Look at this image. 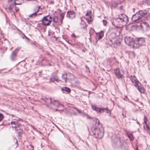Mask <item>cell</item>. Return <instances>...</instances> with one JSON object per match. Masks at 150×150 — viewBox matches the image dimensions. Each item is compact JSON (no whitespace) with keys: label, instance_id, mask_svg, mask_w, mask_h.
<instances>
[{"label":"cell","instance_id":"3957f363","mask_svg":"<svg viewBox=\"0 0 150 150\" xmlns=\"http://www.w3.org/2000/svg\"><path fill=\"white\" fill-rule=\"evenodd\" d=\"M129 22L128 16L124 14L118 16L117 18L112 20V23L117 28H122L125 27Z\"/></svg>","mask_w":150,"mask_h":150},{"label":"cell","instance_id":"277c9868","mask_svg":"<svg viewBox=\"0 0 150 150\" xmlns=\"http://www.w3.org/2000/svg\"><path fill=\"white\" fill-rule=\"evenodd\" d=\"M149 16V14L146 11H140L135 14L132 18V21L133 22L143 21Z\"/></svg>","mask_w":150,"mask_h":150},{"label":"cell","instance_id":"4fadbf2b","mask_svg":"<svg viewBox=\"0 0 150 150\" xmlns=\"http://www.w3.org/2000/svg\"><path fill=\"white\" fill-rule=\"evenodd\" d=\"M3 118H4V117H3V116L2 115H1V114H0V122L2 121V120H3Z\"/></svg>","mask_w":150,"mask_h":150},{"label":"cell","instance_id":"7c38bea8","mask_svg":"<svg viewBox=\"0 0 150 150\" xmlns=\"http://www.w3.org/2000/svg\"><path fill=\"white\" fill-rule=\"evenodd\" d=\"M148 122V120H147V118H146V121H145V124L146 125V129L148 130V132H149V123L148 124H147V123Z\"/></svg>","mask_w":150,"mask_h":150},{"label":"cell","instance_id":"30bf717a","mask_svg":"<svg viewBox=\"0 0 150 150\" xmlns=\"http://www.w3.org/2000/svg\"><path fill=\"white\" fill-rule=\"evenodd\" d=\"M115 74L116 76L118 78H122V75L121 74V72H120V70L119 68H117L115 70Z\"/></svg>","mask_w":150,"mask_h":150},{"label":"cell","instance_id":"7a4b0ae2","mask_svg":"<svg viewBox=\"0 0 150 150\" xmlns=\"http://www.w3.org/2000/svg\"><path fill=\"white\" fill-rule=\"evenodd\" d=\"M125 42L128 46L133 49H137L144 44L145 40L144 38H134L127 36L125 38Z\"/></svg>","mask_w":150,"mask_h":150},{"label":"cell","instance_id":"5b68a950","mask_svg":"<svg viewBox=\"0 0 150 150\" xmlns=\"http://www.w3.org/2000/svg\"><path fill=\"white\" fill-rule=\"evenodd\" d=\"M130 79L132 83L134 84V86L137 88L138 90L142 93H144L145 92V89L144 88L143 86L140 84V82L134 76H130Z\"/></svg>","mask_w":150,"mask_h":150},{"label":"cell","instance_id":"ba28073f","mask_svg":"<svg viewBox=\"0 0 150 150\" xmlns=\"http://www.w3.org/2000/svg\"><path fill=\"white\" fill-rule=\"evenodd\" d=\"M87 20L88 23H90L93 21V15L91 11H88L86 15Z\"/></svg>","mask_w":150,"mask_h":150},{"label":"cell","instance_id":"8fae6325","mask_svg":"<svg viewBox=\"0 0 150 150\" xmlns=\"http://www.w3.org/2000/svg\"><path fill=\"white\" fill-rule=\"evenodd\" d=\"M62 90L64 93H70L71 92V89L67 87H63L62 88Z\"/></svg>","mask_w":150,"mask_h":150},{"label":"cell","instance_id":"6da1fadb","mask_svg":"<svg viewBox=\"0 0 150 150\" xmlns=\"http://www.w3.org/2000/svg\"><path fill=\"white\" fill-rule=\"evenodd\" d=\"M91 131L96 138L101 139L104 135V128L100 121L97 119H94L91 128Z\"/></svg>","mask_w":150,"mask_h":150},{"label":"cell","instance_id":"9c48e42d","mask_svg":"<svg viewBox=\"0 0 150 150\" xmlns=\"http://www.w3.org/2000/svg\"><path fill=\"white\" fill-rule=\"evenodd\" d=\"M76 16L75 13L73 11H70L67 13V16L69 19H73Z\"/></svg>","mask_w":150,"mask_h":150},{"label":"cell","instance_id":"52a82bcc","mask_svg":"<svg viewBox=\"0 0 150 150\" xmlns=\"http://www.w3.org/2000/svg\"><path fill=\"white\" fill-rule=\"evenodd\" d=\"M52 21V18L50 16H46L45 17L42 21L43 23L45 25H49L51 24Z\"/></svg>","mask_w":150,"mask_h":150},{"label":"cell","instance_id":"8992f818","mask_svg":"<svg viewBox=\"0 0 150 150\" xmlns=\"http://www.w3.org/2000/svg\"><path fill=\"white\" fill-rule=\"evenodd\" d=\"M108 35L109 38L112 42H114V43L120 42L122 38L118 32H111L110 34H109Z\"/></svg>","mask_w":150,"mask_h":150}]
</instances>
